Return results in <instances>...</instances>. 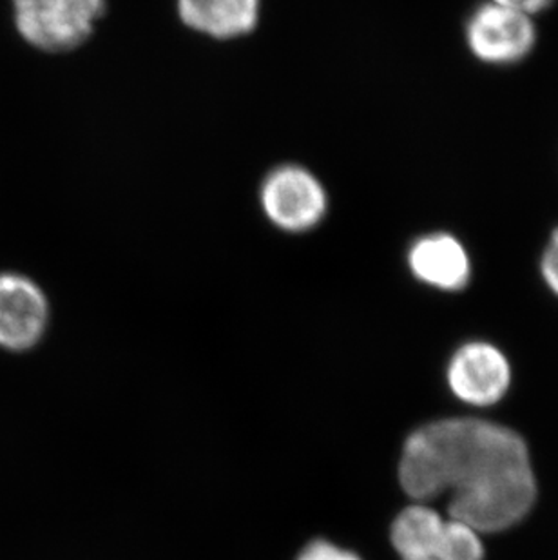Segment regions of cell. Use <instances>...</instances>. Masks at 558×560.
<instances>
[{"label":"cell","instance_id":"obj_1","mask_svg":"<svg viewBox=\"0 0 558 560\" xmlns=\"http://www.w3.org/2000/svg\"><path fill=\"white\" fill-rule=\"evenodd\" d=\"M399 482L416 502L450 495V518L483 535L521 523L537 501L524 439L483 419H441L417 429L400 454Z\"/></svg>","mask_w":558,"mask_h":560},{"label":"cell","instance_id":"obj_2","mask_svg":"<svg viewBox=\"0 0 558 560\" xmlns=\"http://www.w3.org/2000/svg\"><path fill=\"white\" fill-rule=\"evenodd\" d=\"M472 59L488 68H513L530 59L538 46L535 16L485 0L469 11L463 27Z\"/></svg>","mask_w":558,"mask_h":560},{"label":"cell","instance_id":"obj_3","mask_svg":"<svg viewBox=\"0 0 558 560\" xmlns=\"http://www.w3.org/2000/svg\"><path fill=\"white\" fill-rule=\"evenodd\" d=\"M16 30L43 51H69L91 37L106 0H11Z\"/></svg>","mask_w":558,"mask_h":560},{"label":"cell","instance_id":"obj_4","mask_svg":"<svg viewBox=\"0 0 558 560\" xmlns=\"http://www.w3.org/2000/svg\"><path fill=\"white\" fill-rule=\"evenodd\" d=\"M261 207L265 217L281 231L306 233L327 214V190L311 171L281 165L264 180Z\"/></svg>","mask_w":558,"mask_h":560},{"label":"cell","instance_id":"obj_5","mask_svg":"<svg viewBox=\"0 0 558 560\" xmlns=\"http://www.w3.org/2000/svg\"><path fill=\"white\" fill-rule=\"evenodd\" d=\"M446 381L458 401L472 407H491L510 390V361L493 343L480 339L468 341L453 352Z\"/></svg>","mask_w":558,"mask_h":560},{"label":"cell","instance_id":"obj_6","mask_svg":"<svg viewBox=\"0 0 558 560\" xmlns=\"http://www.w3.org/2000/svg\"><path fill=\"white\" fill-rule=\"evenodd\" d=\"M411 278L433 291H466L474 278V258L468 245L452 231H430L417 236L406 250Z\"/></svg>","mask_w":558,"mask_h":560},{"label":"cell","instance_id":"obj_7","mask_svg":"<svg viewBox=\"0 0 558 560\" xmlns=\"http://www.w3.org/2000/svg\"><path fill=\"white\" fill-rule=\"evenodd\" d=\"M49 305L43 289L26 276L0 275V347L30 350L48 327Z\"/></svg>","mask_w":558,"mask_h":560},{"label":"cell","instance_id":"obj_8","mask_svg":"<svg viewBox=\"0 0 558 560\" xmlns=\"http://www.w3.org/2000/svg\"><path fill=\"white\" fill-rule=\"evenodd\" d=\"M185 26L207 37L229 40L253 32L261 0H176Z\"/></svg>","mask_w":558,"mask_h":560},{"label":"cell","instance_id":"obj_9","mask_svg":"<svg viewBox=\"0 0 558 560\" xmlns=\"http://www.w3.org/2000/svg\"><path fill=\"white\" fill-rule=\"evenodd\" d=\"M444 521L438 510L416 502L392 524L391 540L400 560H439Z\"/></svg>","mask_w":558,"mask_h":560},{"label":"cell","instance_id":"obj_10","mask_svg":"<svg viewBox=\"0 0 558 560\" xmlns=\"http://www.w3.org/2000/svg\"><path fill=\"white\" fill-rule=\"evenodd\" d=\"M480 535L474 526L447 518L439 546V560H485Z\"/></svg>","mask_w":558,"mask_h":560},{"label":"cell","instance_id":"obj_11","mask_svg":"<svg viewBox=\"0 0 558 560\" xmlns=\"http://www.w3.org/2000/svg\"><path fill=\"white\" fill-rule=\"evenodd\" d=\"M538 275L546 289L558 300V225L549 231L538 254Z\"/></svg>","mask_w":558,"mask_h":560},{"label":"cell","instance_id":"obj_12","mask_svg":"<svg viewBox=\"0 0 558 560\" xmlns=\"http://www.w3.org/2000/svg\"><path fill=\"white\" fill-rule=\"evenodd\" d=\"M295 560H363L352 550L334 545L330 540L316 539L301 550Z\"/></svg>","mask_w":558,"mask_h":560},{"label":"cell","instance_id":"obj_13","mask_svg":"<svg viewBox=\"0 0 558 560\" xmlns=\"http://www.w3.org/2000/svg\"><path fill=\"white\" fill-rule=\"evenodd\" d=\"M493 4L504 5L510 10L521 11L526 15L535 16L543 15L546 11L554 8L557 0H490Z\"/></svg>","mask_w":558,"mask_h":560}]
</instances>
